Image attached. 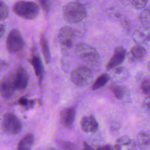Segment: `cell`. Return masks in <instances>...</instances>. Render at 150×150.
I'll return each instance as SVG.
<instances>
[{
  "label": "cell",
  "mask_w": 150,
  "mask_h": 150,
  "mask_svg": "<svg viewBox=\"0 0 150 150\" xmlns=\"http://www.w3.org/2000/svg\"><path fill=\"white\" fill-rule=\"evenodd\" d=\"M13 12L18 16L28 20L36 18L39 14V5L33 1H17L12 6Z\"/></svg>",
  "instance_id": "1"
},
{
  "label": "cell",
  "mask_w": 150,
  "mask_h": 150,
  "mask_svg": "<svg viewBox=\"0 0 150 150\" xmlns=\"http://www.w3.org/2000/svg\"><path fill=\"white\" fill-rule=\"evenodd\" d=\"M63 13L66 19L73 23L81 22L87 15L85 6L79 2H71L66 4L63 9Z\"/></svg>",
  "instance_id": "2"
},
{
  "label": "cell",
  "mask_w": 150,
  "mask_h": 150,
  "mask_svg": "<svg viewBox=\"0 0 150 150\" xmlns=\"http://www.w3.org/2000/svg\"><path fill=\"white\" fill-rule=\"evenodd\" d=\"M1 127L3 131L11 135H16L21 132L22 124L19 118L13 113H6L2 120Z\"/></svg>",
  "instance_id": "3"
},
{
  "label": "cell",
  "mask_w": 150,
  "mask_h": 150,
  "mask_svg": "<svg viewBox=\"0 0 150 150\" xmlns=\"http://www.w3.org/2000/svg\"><path fill=\"white\" fill-rule=\"evenodd\" d=\"M25 42L21 32L13 29L11 30L6 37V48L10 53L15 54L20 52L23 49Z\"/></svg>",
  "instance_id": "4"
},
{
  "label": "cell",
  "mask_w": 150,
  "mask_h": 150,
  "mask_svg": "<svg viewBox=\"0 0 150 150\" xmlns=\"http://www.w3.org/2000/svg\"><path fill=\"white\" fill-rule=\"evenodd\" d=\"M72 82L78 86H83L89 84L92 80V74L90 69L85 66H79L71 73Z\"/></svg>",
  "instance_id": "5"
},
{
  "label": "cell",
  "mask_w": 150,
  "mask_h": 150,
  "mask_svg": "<svg viewBox=\"0 0 150 150\" xmlns=\"http://www.w3.org/2000/svg\"><path fill=\"white\" fill-rule=\"evenodd\" d=\"M76 55L83 61L93 63L99 59V54L97 50L88 45L84 43L78 44L75 49Z\"/></svg>",
  "instance_id": "6"
},
{
  "label": "cell",
  "mask_w": 150,
  "mask_h": 150,
  "mask_svg": "<svg viewBox=\"0 0 150 150\" xmlns=\"http://www.w3.org/2000/svg\"><path fill=\"white\" fill-rule=\"evenodd\" d=\"M16 90L14 81L13 71L5 76L0 83V95L5 99L10 98Z\"/></svg>",
  "instance_id": "7"
},
{
  "label": "cell",
  "mask_w": 150,
  "mask_h": 150,
  "mask_svg": "<svg viewBox=\"0 0 150 150\" xmlns=\"http://www.w3.org/2000/svg\"><path fill=\"white\" fill-rule=\"evenodd\" d=\"M75 32L70 26H64L60 29L59 33V40L63 50H69L73 45Z\"/></svg>",
  "instance_id": "8"
},
{
  "label": "cell",
  "mask_w": 150,
  "mask_h": 150,
  "mask_svg": "<svg viewBox=\"0 0 150 150\" xmlns=\"http://www.w3.org/2000/svg\"><path fill=\"white\" fill-rule=\"evenodd\" d=\"M13 76L16 90H25L29 83V76L26 69L22 67H18L13 71Z\"/></svg>",
  "instance_id": "9"
},
{
  "label": "cell",
  "mask_w": 150,
  "mask_h": 150,
  "mask_svg": "<svg viewBox=\"0 0 150 150\" xmlns=\"http://www.w3.org/2000/svg\"><path fill=\"white\" fill-rule=\"evenodd\" d=\"M35 52V51L33 50L32 55L29 62L34 70L35 74L38 79V84L40 86L42 84L44 76V67L40 57L38 53Z\"/></svg>",
  "instance_id": "10"
},
{
  "label": "cell",
  "mask_w": 150,
  "mask_h": 150,
  "mask_svg": "<svg viewBox=\"0 0 150 150\" xmlns=\"http://www.w3.org/2000/svg\"><path fill=\"white\" fill-rule=\"evenodd\" d=\"M76 117V108L71 106L63 110L60 113V123L66 128H71L74 124Z\"/></svg>",
  "instance_id": "11"
},
{
  "label": "cell",
  "mask_w": 150,
  "mask_h": 150,
  "mask_svg": "<svg viewBox=\"0 0 150 150\" xmlns=\"http://www.w3.org/2000/svg\"><path fill=\"white\" fill-rule=\"evenodd\" d=\"M125 50L122 46H117L115 49L112 57L106 66L107 70H111L120 65L123 62L125 57Z\"/></svg>",
  "instance_id": "12"
},
{
  "label": "cell",
  "mask_w": 150,
  "mask_h": 150,
  "mask_svg": "<svg viewBox=\"0 0 150 150\" xmlns=\"http://www.w3.org/2000/svg\"><path fill=\"white\" fill-rule=\"evenodd\" d=\"M80 124L82 130L85 132H95L98 128L96 120L91 115L84 117Z\"/></svg>",
  "instance_id": "13"
},
{
  "label": "cell",
  "mask_w": 150,
  "mask_h": 150,
  "mask_svg": "<svg viewBox=\"0 0 150 150\" xmlns=\"http://www.w3.org/2000/svg\"><path fill=\"white\" fill-rule=\"evenodd\" d=\"M132 38L138 45L150 43V30L145 28L144 30H135L132 34Z\"/></svg>",
  "instance_id": "14"
},
{
  "label": "cell",
  "mask_w": 150,
  "mask_h": 150,
  "mask_svg": "<svg viewBox=\"0 0 150 150\" xmlns=\"http://www.w3.org/2000/svg\"><path fill=\"white\" fill-rule=\"evenodd\" d=\"M135 145L131 139L126 136L118 138L113 147L114 150H135Z\"/></svg>",
  "instance_id": "15"
},
{
  "label": "cell",
  "mask_w": 150,
  "mask_h": 150,
  "mask_svg": "<svg viewBox=\"0 0 150 150\" xmlns=\"http://www.w3.org/2000/svg\"><path fill=\"white\" fill-rule=\"evenodd\" d=\"M146 54V50L142 46H133L128 54L129 59L132 61L139 62L142 60Z\"/></svg>",
  "instance_id": "16"
},
{
  "label": "cell",
  "mask_w": 150,
  "mask_h": 150,
  "mask_svg": "<svg viewBox=\"0 0 150 150\" xmlns=\"http://www.w3.org/2000/svg\"><path fill=\"white\" fill-rule=\"evenodd\" d=\"M34 139V135L32 134H26L18 142L17 150H31Z\"/></svg>",
  "instance_id": "17"
},
{
  "label": "cell",
  "mask_w": 150,
  "mask_h": 150,
  "mask_svg": "<svg viewBox=\"0 0 150 150\" xmlns=\"http://www.w3.org/2000/svg\"><path fill=\"white\" fill-rule=\"evenodd\" d=\"M40 46L45 62L46 63H49L50 61L51 54L47 39L43 33H42L40 36Z\"/></svg>",
  "instance_id": "18"
},
{
  "label": "cell",
  "mask_w": 150,
  "mask_h": 150,
  "mask_svg": "<svg viewBox=\"0 0 150 150\" xmlns=\"http://www.w3.org/2000/svg\"><path fill=\"white\" fill-rule=\"evenodd\" d=\"M110 77L107 74L103 73L99 76L92 85V90H96L104 86L109 81Z\"/></svg>",
  "instance_id": "19"
},
{
  "label": "cell",
  "mask_w": 150,
  "mask_h": 150,
  "mask_svg": "<svg viewBox=\"0 0 150 150\" xmlns=\"http://www.w3.org/2000/svg\"><path fill=\"white\" fill-rule=\"evenodd\" d=\"M137 139L139 145L142 148L148 146L150 144V135L146 132L142 131L139 132Z\"/></svg>",
  "instance_id": "20"
},
{
  "label": "cell",
  "mask_w": 150,
  "mask_h": 150,
  "mask_svg": "<svg viewBox=\"0 0 150 150\" xmlns=\"http://www.w3.org/2000/svg\"><path fill=\"white\" fill-rule=\"evenodd\" d=\"M110 90L117 99H121L123 98L125 94V89L122 86L112 84L110 86Z\"/></svg>",
  "instance_id": "21"
},
{
  "label": "cell",
  "mask_w": 150,
  "mask_h": 150,
  "mask_svg": "<svg viewBox=\"0 0 150 150\" xmlns=\"http://www.w3.org/2000/svg\"><path fill=\"white\" fill-rule=\"evenodd\" d=\"M142 93L146 97H150V78L144 79L140 85Z\"/></svg>",
  "instance_id": "22"
},
{
  "label": "cell",
  "mask_w": 150,
  "mask_h": 150,
  "mask_svg": "<svg viewBox=\"0 0 150 150\" xmlns=\"http://www.w3.org/2000/svg\"><path fill=\"white\" fill-rule=\"evenodd\" d=\"M141 22L142 24L147 27L150 25V11L149 10H145L142 11L139 16Z\"/></svg>",
  "instance_id": "23"
},
{
  "label": "cell",
  "mask_w": 150,
  "mask_h": 150,
  "mask_svg": "<svg viewBox=\"0 0 150 150\" xmlns=\"http://www.w3.org/2000/svg\"><path fill=\"white\" fill-rule=\"evenodd\" d=\"M9 15V8L7 5L0 1V21L6 19Z\"/></svg>",
  "instance_id": "24"
},
{
  "label": "cell",
  "mask_w": 150,
  "mask_h": 150,
  "mask_svg": "<svg viewBox=\"0 0 150 150\" xmlns=\"http://www.w3.org/2000/svg\"><path fill=\"white\" fill-rule=\"evenodd\" d=\"M38 3L44 12L47 13L50 11L51 1L47 0H40L38 1Z\"/></svg>",
  "instance_id": "25"
},
{
  "label": "cell",
  "mask_w": 150,
  "mask_h": 150,
  "mask_svg": "<svg viewBox=\"0 0 150 150\" xmlns=\"http://www.w3.org/2000/svg\"><path fill=\"white\" fill-rule=\"evenodd\" d=\"M19 103L22 105L25 106L26 107H32L34 104V101L33 100H30L28 98L22 97L19 100Z\"/></svg>",
  "instance_id": "26"
},
{
  "label": "cell",
  "mask_w": 150,
  "mask_h": 150,
  "mask_svg": "<svg viewBox=\"0 0 150 150\" xmlns=\"http://www.w3.org/2000/svg\"><path fill=\"white\" fill-rule=\"evenodd\" d=\"M132 5L137 9H142L145 7L146 1L141 0H134L131 2Z\"/></svg>",
  "instance_id": "27"
},
{
  "label": "cell",
  "mask_w": 150,
  "mask_h": 150,
  "mask_svg": "<svg viewBox=\"0 0 150 150\" xmlns=\"http://www.w3.org/2000/svg\"><path fill=\"white\" fill-rule=\"evenodd\" d=\"M8 67V64L4 60L0 59V74L4 72Z\"/></svg>",
  "instance_id": "28"
},
{
  "label": "cell",
  "mask_w": 150,
  "mask_h": 150,
  "mask_svg": "<svg viewBox=\"0 0 150 150\" xmlns=\"http://www.w3.org/2000/svg\"><path fill=\"white\" fill-rule=\"evenodd\" d=\"M143 107L150 111V97H146L143 102Z\"/></svg>",
  "instance_id": "29"
},
{
  "label": "cell",
  "mask_w": 150,
  "mask_h": 150,
  "mask_svg": "<svg viewBox=\"0 0 150 150\" xmlns=\"http://www.w3.org/2000/svg\"><path fill=\"white\" fill-rule=\"evenodd\" d=\"M81 150H94V148L92 146L89 145L88 144L84 142L83 144V148H82Z\"/></svg>",
  "instance_id": "30"
},
{
  "label": "cell",
  "mask_w": 150,
  "mask_h": 150,
  "mask_svg": "<svg viewBox=\"0 0 150 150\" xmlns=\"http://www.w3.org/2000/svg\"><path fill=\"white\" fill-rule=\"evenodd\" d=\"M97 150H114L113 147L109 145H104L99 147Z\"/></svg>",
  "instance_id": "31"
},
{
  "label": "cell",
  "mask_w": 150,
  "mask_h": 150,
  "mask_svg": "<svg viewBox=\"0 0 150 150\" xmlns=\"http://www.w3.org/2000/svg\"><path fill=\"white\" fill-rule=\"evenodd\" d=\"M63 150H73L72 145L70 143H66L64 145Z\"/></svg>",
  "instance_id": "32"
},
{
  "label": "cell",
  "mask_w": 150,
  "mask_h": 150,
  "mask_svg": "<svg viewBox=\"0 0 150 150\" xmlns=\"http://www.w3.org/2000/svg\"><path fill=\"white\" fill-rule=\"evenodd\" d=\"M5 32V26L3 24H0V38L4 35Z\"/></svg>",
  "instance_id": "33"
},
{
  "label": "cell",
  "mask_w": 150,
  "mask_h": 150,
  "mask_svg": "<svg viewBox=\"0 0 150 150\" xmlns=\"http://www.w3.org/2000/svg\"><path fill=\"white\" fill-rule=\"evenodd\" d=\"M46 150H58V149H56V148H52V147H50V148H47Z\"/></svg>",
  "instance_id": "34"
},
{
  "label": "cell",
  "mask_w": 150,
  "mask_h": 150,
  "mask_svg": "<svg viewBox=\"0 0 150 150\" xmlns=\"http://www.w3.org/2000/svg\"><path fill=\"white\" fill-rule=\"evenodd\" d=\"M148 69L150 70V61H149V62L148 64Z\"/></svg>",
  "instance_id": "35"
}]
</instances>
